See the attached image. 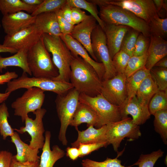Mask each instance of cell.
Masks as SVG:
<instances>
[{"label": "cell", "instance_id": "obj_9", "mask_svg": "<svg viewBox=\"0 0 167 167\" xmlns=\"http://www.w3.org/2000/svg\"><path fill=\"white\" fill-rule=\"evenodd\" d=\"M92 50L98 62L102 63L105 68L103 80L111 79L117 74L107 45L105 32L97 24L91 35Z\"/></svg>", "mask_w": 167, "mask_h": 167}, {"label": "cell", "instance_id": "obj_10", "mask_svg": "<svg viewBox=\"0 0 167 167\" xmlns=\"http://www.w3.org/2000/svg\"><path fill=\"white\" fill-rule=\"evenodd\" d=\"M44 92L36 87L27 89L22 96L11 104L14 115L20 117L22 122H24L29 113H33L41 108L45 98Z\"/></svg>", "mask_w": 167, "mask_h": 167}, {"label": "cell", "instance_id": "obj_3", "mask_svg": "<svg viewBox=\"0 0 167 167\" xmlns=\"http://www.w3.org/2000/svg\"><path fill=\"white\" fill-rule=\"evenodd\" d=\"M45 47L52 56V61L58 71V75L52 78L58 81L70 82L71 53L60 36L47 34L42 35Z\"/></svg>", "mask_w": 167, "mask_h": 167}, {"label": "cell", "instance_id": "obj_47", "mask_svg": "<svg viewBox=\"0 0 167 167\" xmlns=\"http://www.w3.org/2000/svg\"><path fill=\"white\" fill-rule=\"evenodd\" d=\"M39 163L40 161L36 162H20L16 161L13 156L10 167H40Z\"/></svg>", "mask_w": 167, "mask_h": 167}, {"label": "cell", "instance_id": "obj_7", "mask_svg": "<svg viewBox=\"0 0 167 167\" xmlns=\"http://www.w3.org/2000/svg\"><path fill=\"white\" fill-rule=\"evenodd\" d=\"M79 100V102L89 106L95 111L101 127L123 119L121 106L111 104L101 93L94 97L80 93Z\"/></svg>", "mask_w": 167, "mask_h": 167}, {"label": "cell", "instance_id": "obj_35", "mask_svg": "<svg viewBox=\"0 0 167 167\" xmlns=\"http://www.w3.org/2000/svg\"><path fill=\"white\" fill-rule=\"evenodd\" d=\"M9 116L8 108L6 103L3 102L0 105V134L4 140L8 136H11L15 132L8 122Z\"/></svg>", "mask_w": 167, "mask_h": 167}, {"label": "cell", "instance_id": "obj_52", "mask_svg": "<svg viewBox=\"0 0 167 167\" xmlns=\"http://www.w3.org/2000/svg\"><path fill=\"white\" fill-rule=\"evenodd\" d=\"M154 66L167 68V58L166 56L158 61L155 65Z\"/></svg>", "mask_w": 167, "mask_h": 167}, {"label": "cell", "instance_id": "obj_24", "mask_svg": "<svg viewBox=\"0 0 167 167\" xmlns=\"http://www.w3.org/2000/svg\"><path fill=\"white\" fill-rule=\"evenodd\" d=\"M11 138V142L15 144L16 148L17 154L13 156L16 161L21 162L40 161V157L38 155L39 149L31 148L21 139L17 132H14Z\"/></svg>", "mask_w": 167, "mask_h": 167}, {"label": "cell", "instance_id": "obj_39", "mask_svg": "<svg viewBox=\"0 0 167 167\" xmlns=\"http://www.w3.org/2000/svg\"><path fill=\"white\" fill-rule=\"evenodd\" d=\"M164 152L161 149L147 154H142L138 161L131 166L137 165L138 167H153L157 160L163 156Z\"/></svg>", "mask_w": 167, "mask_h": 167}, {"label": "cell", "instance_id": "obj_29", "mask_svg": "<svg viewBox=\"0 0 167 167\" xmlns=\"http://www.w3.org/2000/svg\"><path fill=\"white\" fill-rule=\"evenodd\" d=\"M37 6L28 5L22 0H0V12L3 15L24 11L31 14Z\"/></svg>", "mask_w": 167, "mask_h": 167}, {"label": "cell", "instance_id": "obj_19", "mask_svg": "<svg viewBox=\"0 0 167 167\" xmlns=\"http://www.w3.org/2000/svg\"><path fill=\"white\" fill-rule=\"evenodd\" d=\"M130 28L121 25L105 24L104 32L107 45L112 59L120 50L124 37Z\"/></svg>", "mask_w": 167, "mask_h": 167}, {"label": "cell", "instance_id": "obj_2", "mask_svg": "<svg viewBox=\"0 0 167 167\" xmlns=\"http://www.w3.org/2000/svg\"><path fill=\"white\" fill-rule=\"evenodd\" d=\"M100 7L99 15L106 24L129 27L150 37L148 24L130 11L117 6L105 4Z\"/></svg>", "mask_w": 167, "mask_h": 167}, {"label": "cell", "instance_id": "obj_14", "mask_svg": "<svg viewBox=\"0 0 167 167\" xmlns=\"http://www.w3.org/2000/svg\"><path fill=\"white\" fill-rule=\"evenodd\" d=\"M105 3L117 6L127 10L148 24L157 15L152 0H105Z\"/></svg>", "mask_w": 167, "mask_h": 167}, {"label": "cell", "instance_id": "obj_51", "mask_svg": "<svg viewBox=\"0 0 167 167\" xmlns=\"http://www.w3.org/2000/svg\"><path fill=\"white\" fill-rule=\"evenodd\" d=\"M18 51L15 49L5 46L2 44H0V53H9L11 54H15Z\"/></svg>", "mask_w": 167, "mask_h": 167}, {"label": "cell", "instance_id": "obj_20", "mask_svg": "<svg viewBox=\"0 0 167 167\" xmlns=\"http://www.w3.org/2000/svg\"><path fill=\"white\" fill-rule=\"evenodd\" d=\"M83 123H87L88 127L92 126L97 128L101 127L95 111L89 106L79 102L70 125L74 126L76 130Z\"/></svg>", "mask_w": 167, "mask_h": 167}, {"label": "cell", "instance_id": "obj_22", "mask_svg": "<svg viewBox=\"0 0 167 167\" xmlns=\"http://www.w3.org/2000/svg\"><path fill=\"white\" fill-rule=\"evenodd\" d=\"M148 50V57L145 67L150 70L160 60L167 54V41L163 38L151 35Z\"/></svg>", "mask_w": 167, "mask_h": 167}, {"label": "cell", "instance_id": "obj_33", "mask_svg": "<svg viewBox=\"0 0 167 167\" xmlns=\"http://www.w3.org/2000/svg\"><path fill=\"white\" fill-rule=\"evenodd\" d=\"M66 3V0H43L42 3L37 6L31 14L35 16L42 13L55 12L61 9Z\"/></svg>", "mask_w": 167, "mask_h": 167}, {"label": "cell", "instance_id": "obj_44", "mask_svg": "<svg viewBox=\"0 0 167 167\" xmlns=\"http://www.w3.org/2000/svg\"><path fill=\"white\" fill-rule=\"evenodd\" d=\"M107 146L105 143L80 144L78 148L80 152L79 157H83L102 147Z\"/></svg>", "mask_w": 167, "mask_h": 167}, {"label": "cell", "instance_id": "obj_18", "mask_svg": "<svg viewBox=\"0 0 167 167\" xmlns=\"http://www.w3.org/2000/svg\"><path fill=\"white\" fill-rule=\"evenodd\" d=\"M60 37L70 50L72 55L79 56L90 64L102 81L105 72L103 64L94 60L84 46L71 35H62Z\"/></svg>", "mask_w": 167, "mask_h": 167}, {"label": "cell", "instance_id": "obj_34", "mask_svg": "<svg viewBox=\"0 0 167 167\" xmlns=\"http://www.w3.org/2000/svg\"><path fill=\"white\" fill-rule=\"evenodd\" d=\"M148 108L153 115L158 111L167 109V91H158L149 101Z\"/></svg>", "mask_w": 167, "mask_h": 167}, {"label": "cell", "instance_id": "obj_56", "mask_svg": "<svg viewBox=\"0 0 167 167\" xmlns=\"http://www.w3.org/2000/svg\"><path fill=\"white\" fill-rule=\"evenodd\" d=\"M1 24H0V28L1 27Z\"/></svg>", "mask_w": 167, "mask_h": 167}, {"label": "cell", "instance_id": "obj_32", "mask_svg": "<svg viewBox=\"0 0 167 167\" xmlns=\"http://www.w3.org/2000/svg\"><path fill=\"white\" fill-rule=\"evenodd\" d=\"M154 126L155 131L161 136L164 143L167 144V109L156 112Z\"/></svg>", "mask_w": 167, "mask_h": 167}, {"label": "cell", "instance_id": "obj_30", "mask_svg": "<svg viewBox=\"0 0 167 167\" xmlns=\"http://www.w3.org/2000/svg\"><path fill=\"white\" fill-rule=\"evenodd\" d=\"M66 3L72 7L84 9L89 12L104 31L105 24L99 16V11L96 5L85 0H66Z\"/></svg>", "mask_w": 167, "mask_h": 167}, {"label": "cell", "instance_id": "obj_55", "mask_svg": "<svg viewBox=\"0 0 167 167\" xmlns=\"http://www.w3.org/2000/svg\"><path fill=\"white\" fill-rule=\"evenodd\" d=\"M11 93L10 92L0 93V103H2L9 97Z\"/></svg>", "mask_w": 167, "mask_h": 167}, {"label": "cell", "instance_id": "obj_11", "mask_svg": "<svg viewBox=\"0 0 167 167\" xmlns=\"http://www.w3.org/2000/svg\"><path fill=\"white\" fill-rule=\"evenodd\" d=\"M46 112V110L44 108L37 110L33 113L35 115L34 119L28 116L24 122V126L19 129H14L20 134L28 133L31 137L29 145L32 148L42 149L44 145L45 137L43 134L45 130L43 119Z\"/></svg>", "mask_w": 167, "mask_h": 167}, {"label": "cell", "instance_id": "obj_50", "mask_svg": "<svg viewBox=\"0 0 167 167\" xmlns=\"http://www.w3.org/2000/svg\"><path fill=\"white\" fill-rule=\"evenodd\" d=\"M72 8L66 3L61 9L64 19L68 23L72 24L71 18Z\"/></svg>", "mask_w": 167, "mask_h": 167}, {"label": "cell", "instance_id": "obj_1", "mask_svg": "<svg viewBox=\"0 0 167 167\" xmlns=\"http://www.w3.org/2000/svg\"><path fill=\"white\" fill-rule=\"evenodd\" d=\"M71 83L80 94L94 97L101 93L102 80L92 66L79 56L72 55Z\"/></svg>", "mask_w": 167, "mask_h": 167}, {"label": "cell", "instance_id": "obj_13", "mask_svg": "<svg viewBox=\"0 0 167 167\" xmlns=\"http://www.w3.org/2000/svg\"><path fill=\"white\" fill-rule=\"evenodd\" d=\"M42 34L34 24L12 35H6L2 45L18 51L22 49L28 50L41 38Z\"/></svg>", "mask_w": 167, "mask_h": 167}, {"label": "cell", "instance_id": "obj_46", "mask_svg": "<svg viewBox=\"0 0 167 167\" xmlns=\"http://www.w3.org/2000/svg\"><path fill=\"white\" fill-rule=\"evenodd\" d=\"M13 156L12 153L8 151H0V167H10Z\"/></svg>", "mask_w": 167, "mask_h": 167}, {"label": "cell", "instance_id": "obj_4", "mask_svg": "<svg viewBox=\"0 0 167 167\" xmlns=\"http://www.w3.org/2000/svg\"><path fill=\"white\" fill-rule=\"evenodd\" d=\"M27 62L34 77L52 79L58 75V70L45 47L42 36L28 50Z\"/></svg>", "mask_w": 167, "mask_h": 167}, {"label": "cell", "instance_id": "obj_8", "mask_svg": "<svg viewBox=\"0 0 167 167\" xmlns=\"http://www.w3.org/2000/svg\"><path fill=\"white\" fill-rule=\"evenodd\" d=\"M106 138L107 145L111 144L114 151L117 152L122 140L125 138L131 140L141 135L139 126L135 124L131 118L106 125Z\"/></svg>", "mask_w": 167, "mask_h": 167}, {"label": "cell", "instance_id": "obj_21", "mask_svg": "<svg viewBox=\"0 0 167 167\" xmlns=\"http://www.w3.org/2000/svg\"><path fill=\"white\" fill-rule=\"evenodd\" d=\"M76 130L78 132V137L74 142L71 143V147L78 148L81 143H105L107 146L106 138V125L98 128H95L91 126L85 130L80 131L78 129Z\"/></svg>", "mask_w": 167, "mask_h": 167}, {"label": "cell", "instance_id": "obj_6", "mask_svg": "<svg viewBox=\"0 0 167 167\" xmlns=\"http://www.w3.org/2000/svg\"><path fill=\"white\" fill-rule=\"evenodd\" d=\"M79 94L73 88L64 95H57L55 100L57 112L60 122L58 138L64 146L67 144L66 132L79 103Z\"/></svg>", "mask_w": 167, "mask_h": 167}, {"label": "cell", "instance_id": "obj_41", "mask_svg": "<svg viewBox=\"0 0 167 167\" xmlns=\"http://www.w3.org/2000/svg\"><path fill=\"white\" fill-rule=\"evenodd\" d=\"M130 57L128 54L121 50L114 56L112 60L117 74H124Z\"/></svg>", "mask_w": 167, "mask_h": 167}, {"label": "cell", "instance_id": "obj_36", "mask_svg": "<svg viewBox=\"0 0 167 167\" xmlns=\"http://www.w3.org/2000/svg\"><path fill=\"white\" fill-rule=\"evenodd\" d=\"M140 33L138 31L130 28L124 37L120 50L124 51L130 57L132 56L135 43Z\"/></svg>", "mask_w": 167, "mask_h": 167}, {"label": "cell", "instance_id": "obj_43", "mask_svg": "<svg viewBox=\"0 0 167 167\" xmlns=\"http://www.w3.org/2000/svg\"><path fill=\"white\" fill-rule=\"evenodd\" d=\"M55 13L60 29L62 35H70L75 25L68 23L64 19L61 9Z\"/></svg>", "mask_w": 167, "mask_h": 167}, {"label": "cell", "instance_id": "obj_28", "mask_svg": "<svg viewBox=\"0 0 167 167\" xmlns=\"http://www.w3.org/2000/svg\"><path fill=\"white\" fill-rule=\"evenodd\" d=\"M150 74V70L145 66L127 78L126 87L127 98L129 99L136 96L139 87L143 79Z\"/></svg>", "mask_w": 167, "mask_h": 167}, {"label": "cell", "instance_id": "obj_16", "mask_svg": "<svg viewBox=\"0 0 167 167\" xmlns=\"http://www.w3.org/2000/svg\"><path fill=\"white\" fill-rule=\"evenodd\" d=\"M35 16L21 11L3 15L2 25L6 35H12L34 23Z\"/></svg>", "mask_w": 167, "mask_h": 167}, {"label": "cell", "instance_id": "obj_15", "mask_svg": "<svg viewBox=\"0 0 167 167\" xmlns=\"http://www.w3.org/2000/svg\"><path fill=\"white\" fill-rule=\"evenodd\" d=\"M97 22L92 16L88 15L86 19L75 26L70 35L84 46L94 60L98 62L92 50L91 38L92 32L97 24Z\"/></svg>", "mask_w": 167, "mask_h": 167}, {"label": "cell", "instance_id": "obj_53", "mask_svg": "<svg viewBox=\"0 0 167 167\" xmlns=\"http://www.w3.org/2000/svg\"><path fill=\"white\" fill-rule=\"evenodd\" d=\"M25 3L30 6H37L41 4L43 0H22Z\"/></svg>", "mask_w": 167, "mask_h": 167}, {"label": "cell", "instance_id": "obj_45", "mask_svg": "<svg viewBox=\"0 0 167 167\" xmlns=\"http://www.w3.org/2000/svg\"><path fill=\"white\" fill-rule=\"evenodd\" d=\"M88 16L81 9L73 7L72 8L71 18L72 24H78L86 19Z\"/></svg>", "mask_w": 167, "mask_h": 167}, {"label": "cell", "instance_id": "obj_42", "mask_svg": "<svg viewBox=\"0 0 167 167\" xmlns=\"http://www.w3.org/2000/svg\"><path fill=\"white\" fill-rule=\"evenodd\" d=\"M150 43V38L140 33L135 46L133 56L142 55L148 52Z\"/></svg>", "mask_w": 167, "mask_h": 167}, {"label": "cell", "instance_id": "obj_49", "mask_svg": "<svg viewBox=\"0 0 167 167\" xmlns=\"http://www.w3.org/2000/svg\"><path fill=\"white\" fill-rule=\"evenodd\" d=\"M66 151V156L73 161L77 160L79 156L80 152L78 148L68 147Z\"/></svg>", "mask_w": 167, "mask_h": 167}, {"label": "cell", "instance_id": "obj_17", "mask_svg": "<svg viewBox=\"0 0 167 167\" xmlns=\"http://www.w3.org/2000/svg\"><path fill=\"white\" fill-rule=\"evenodd\" d=\"M121 106L123 119L130 115L133 122L137 125L144 124L150 118L148 105L140 101L136 96L126 100Z\"/></svg>", "mask_w": 167, "mask_h": 167}, {"label": "cell", "instance_id": "obj_25", "mask_svg": "<svg viewBox=\"0 0 167 167\" xmlns=\"http://www.w3.org/2000/svg\"><path fill=\"white\" fill-rule=\"evenodd\" d=\"M34 24L43 34L55 36L62 35L55 12L44 13L35 16Z\"/></svg>", "mask_w": 167, "mask_h": 167}, {"label": "cell", "instance_id": "obj_12", "mask_svg": "<svg viewBox=\"0 0 167 167\" xmlns=\"http://www.w3.org/2000/svg\"><path fill=\"white\" fill-rule=\"evenodd\" d=\"M124 74L118 73L114 77L102 81L101 94L111 104L122 106L127 98Z\"/></svg>", "mask_w": 167, "mask_h": 167}, {"label": "cell", "instance_id": "obj_23", "mask_svg": "<svg viewBox=\"0 0 167 167\" xmlns=\"http://www.w3.org/2000/svg\"><path fill=\"white\" fill-rule=\"evenodd\" d=\"M51 132L47 131L45 133V141L40 157V167H53L55 162L64 156L65 153L58 145H54L51 150Z\"/></svg>", "mask_w": 167, "mask_h": 167}, {"label": "cell", "instance_id": "obj_31", "mask_svg": "<svg viewBox=\"0 0 167 167\" xmlns=\"http://www.w3.org/2000/svg\"><path fill=\"white\" fill-rule=\"evenodd\" d=\"M151 35L166 40L167 37V18L159 17L157 15L148 23Z\"/></svg>", "mask_w": 167, "mask_h": 167}, {"label": "cell", "instance_id": "obj_37", "mask_svg": "<svg viewBox=\"0 0 167 167\" xmlns=\"http://www.w3.org/2000/svg\"><path fill=\"white\" fill-rule=\"evenodd\" d=\"M147 57L148 52L140 56L130 57L124 72L126 78L145 66Z\"/></svg>", "mask_w": 167, "mask_h": 167}, {"label": "cell", "instance_id": "obj_40", "mask_svg": "<svg viewBox=\"0 0 167 167\" xmlns=\"http://www.w3.org/2000/svg\"><path fill=\"white\" fill-rule=\"evenodd\" d=\"M121 161L117 157L114 159L107 158L104 161L98 162L89 159L83 160L82 167H126L121 165Z\"/></svg>", "mask_w": 167, "mask_h": 167}, {"label": "cell", "instance_id": "obj_27", "mask_svg": "<svg viewBox=\"0 0 167 167\" xmlns=\"http://www.w3.org/2000/svg\"><path fill=\"white\" fill-rule=\"evenodd\" d=\"M158 91L156 84L150 74L141 83L136 96L140 101L148 105L151 99Z\"/></svg>", "mask_w": 167, "mask_h": 167}, {"label": "cell", "instance_id": "obj_38", "mask_svg": "<svg viewBox=\"0 0 167 167\" xmlns=\"http://www.w3.org/2000/svg\"><path fill=\"white\" fill-rule=\"evenodd\" d=\"M150 74L159 91H167V68L157 67L150 70Z\"/></svg>", "mask_w": 167, "mask_h": 167}, {"label": "cell", "instance_id": "obj_26", "mask_svg": "<svg viewBox=\"0 0 167 167\" xmlns=\"http://www.w3.org/2000/svg\"><path fill=\"white\" fill-rule=\"evenodd\" d=\"M28 50L22 49L14 55L6 57H2L0 55V72L3 69L9 66H17L21 68L23 72L31 75L32 74L28 67L27 62V54Z\"/></svg>", "mask_w": 167, "mask_h": 167}, {"label": "cell", "instance_id": "obj_5", "mask_svg": "<svg viewBox=\"0 0 167 167\" xmlns=\"http://www.w3.org/2000/svg\"><path fill=\"white\" fill-rule=\"evenodd\" d=\"M32 87L44 91L52 92L59 95H64L74 88L70 82L56 81L49 78L30 77L27 73L23 72L20 77L7 83L5 92L11 93L18 89Z\"/></svg>", "mask_w": 167, "mask_h": 167}, {"label": "cell", "instance_id": "obj_54", "mask_svg": "<svg viewBox=\"0 0 167 167\" xmlns=\"http://www.w3.org/2000/svg\"><path fill=\"white\" fill-rule=\"evenodd\" d=\"M153 1L157 13L163 8L164 0H153Z\"/></svg>", "mask_w": 167, "mask_h": 167}, {"label": "cell", "instance_id": "obj_48", "mask_svg": "<svg viewBox=\"0 0 167 167\" xmlns=\"http://www.w3.org/2000/svg\"><path fill=\"white\" fill-rule=\"evenodd\" d=\"M18 74L15 71L6 72L5 74L0 75V85L7 83L11 80L18 77Z\"/></svg>", "mask_w": 167, "mask_h": 167}]
</instances>
